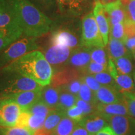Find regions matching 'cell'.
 Masks as SVG:
<instances>
[{"instance_id": "cell-1", "label": "cell", "mask_w": 135, "mask_h": 135, "mask_svg": "<svg viewBox=\"0 0 135 135\" xmlns=\"http://www.w3.org/2000/svg\"><path fill=\"white\" fill-rule=\"evenodd\" d=\"M22 33L27 38L43 36L52 22L28 0H8Z\"/></svg>"}, {"instance_id": "cell-2", "label": "cell", "mask_w": 135, "mask_h": 135, "mask_svg": "<svg viewBox=\"0 0 135 135\" xmlns=\"http://www.w3.org/2000/svg\"><path fill=\"white\" fill-rule=\"evenodd\" d=\"M2 71H14L28 77L42 86L51 84L53 69L41 51H33L3 68Z\"/></svg>"}, {"instance_id": "cell-3", "label": "cell", "mask_w": 135, "mask_h": 135, "mask_svg": "<svg viewBox=\"0 0 135 135\" xmlns=\"http://www.w3.org/2000/svg\"><path fill=\"white\" fill-rule=\"evenodd\" d=\"M43 86L14 71H0V91L3 97L27 91L41 90Z\"/></svg>"}, {"instance_id": "cell-4", "label": "cell", "mask_w": 135, "mask_h": 135, "mask_svg": "<svg viewBox=\"0 0 135 135\" xmlns=\"http://www.w3.org/2000/svg\"><path fill=\"white\" fill-rule=\"evenodd\" d=\"M38 49L35 38L25 37L15 41L0 52V70L23 55Z\"/></svg>"}, {"instance_id": "cell-5", "label": "cell", "mask_w": 135, "mask_h": 135, "mask_svg": "<svg viewBox=\"0 0 135 135\" xmlns=\"http://www.w3.org/2000/svg\"><path fill=\"white\" fill-rule=\"evenodd\" d=\"M81 30L80 47L93 48L105 46L93 11L87 13L83 17Z\"/></svg>"}, {"instance_id": "cell-6", "label": "cell", "mask_w": 135, "mask_h": 135, "mask_svg": "<svg viewBox=\"0 0 135 135\" xmlns=\"http://www.w3.org/2000/svg\"><path fill=\"white\" fill-rule=\"evenodd\" d=\"M22 35L8 0H0V36L15 42Z\"/></svg>"}, {"instance_id": "cell-7", "label": "cell", "mask_w": 135, "mask_h": 135, "mask_svg": "<svg viewBox=\"0 0 135 135\" xmlns=\"http://www.w3.org/2000/svg\"><path fill=\"white\" fill-rule=\"evenodd\" d=\"M1 110L0 113V126L4 128L16 126L21 108L18 104L9 99H1Z\"/></svg>"}, {"instance_id": "cell-8", "label": "cell", "mask_w": 135, "mask_h": 135, "mask_svg": "<svg viewBox=\"0 0 135 135\" xmlns=\"http://www.w3.org/2000/svg\"><path fill=\"white\" fill-rule=\"evenodd\" d=\"M59 10L68 16L78 17L89 11L92 6L91 0H55Z\"/></svg>"}, {"instance_id": "cell-9", "label": "cell", "mask_w": 135, "mask_h": 135, "mask_svg": "<svg viewBox=\"0 0 135 135\" xmlns=\"http://www.w3.org/2000/svg\"><path fill=\"white\" fill-rule=\"evenodd\" d=\"M73 51L67 46L52 45L46 49L44 56L51 65L58 66L66 63Z\"/></svg>"}, {"instance_id": "cell-10", "label": "cell", "mask_w": 135, "mask_h": 135, "mask_svg": "<svg viewBox=\"0 0 135 135\" xmlns=\"http://www.w3.org/2000/svg\"><path fill=\"white\" fill-rule=\"evenodd\" d=\"M108 71L115 81L116 89L121 94L135 93V86L132 76L118 73L114 62L110 59L108 61Z\"/></svg>"}, {"instance_id": "cell-11", "label": "cell", "mask_w": 135, "mask_h": 135, "mask_svg": "<svg viewBox=\"0 0 135 135\" xmlns=\"http://www.w3.org/2000/svg\"><path fill=\"white\" fill-rule=\"evenodd\" d=\"M51 43L54 45H62L75 50L80 46L77 35L69 30L60 29L54 31L51 36Z\"/></svg>"}, {"instance_id": "cell-12", "label": "cell", "mask_w": 135, "mask_h": 135, "mask_svg": "<svg viewBox=\"0 0 135 135\" xmlns=\"http://www.w3.org/2000/svg\"><path fill=\"white\" fill-rule=\"evenodd\" d=\"M41 95V90L27 91L18 93L9 94L2 98L9 99L14 101L20 106L22 111H25L30 108L34 104L40 100Z\"/></svg>"}, {"instance_id": "cell-13", "label": "cell", "mask_w": 135, "mask_h": 135, "mask_svg": "<svg viewBox=\"0 0 135 135\" xmlns=\"http://www.w3.org/2000/svg\"><path fill=\"white\" fill-rule=\"evenodd\" d=\"M93 9V13L106 46L108 43L110 26L106 16L104 5L101 3L100 0H94Z\"/></svg>"}, {"instance_id": "cell-14", "label": "cell", "mask_w": 135, "mask_h": 135, "mask_svg": "<svg viewBox=\"0 0 135 135\" xmlns=\"http://www.w3.org/2000/svg\"><path fill=\"white\" fill-rule=\"evenodd\" d=\"M106 120L117 135H131L134 119L129 116H111L106 118Z\"/></svg>"}, {"instance_id": "cell-15", "label": "cell", "mask_w": 135, "mask_h": 135, "mask_svg": "<svg viewBox=\"0 0 135 135\" xmlns=\"http://www.w3.org/2000/svg\"><path fill=\"white\" fill-rule=\"evenodd\" d=\"M90 50L91 48L83 47H81V48H78L73 50L66 65L72 68L80 70L82 73L83 70L91 61Z\"/></svg>"}, {"instance_id": "cell-16", "label": "cell", "mask_w": 135, "mask_h": 135, "mask_svg": "<svg viewBox=\"0 0 135 135\" xmlns=\"http://www.w3.org/2000/svg\"><path fill=\"white\" fill-rule=\"evenodd\" d=\"M96 113L102 116L105 119L111 116H129L128 108L123 99L115 103L103 104L98 103L96 106Z\"/></svg>"}, {"instance_id": "cell-17", "label": "cell", "mask_w": 135, "mask_h": 135, "mask_svg": "<svg viewBox=\"0 0 135 135\" xmlns=\"http://www.w3.org/2000/svg\"><path fill=\"white\" fill-rule=\"evenodd\" d=\"M104 8L110 27L125 21L126 13L120 0L104 5Z\"/></svg>"}, {"instance_id": "cell-18", "label": "cell", "mask_w": 135, "mask_h": 135, "mask_svg": "<svg viewBox=\"0 0 135 135\" xmlns=\"http://www.w3.org/2000/svg\"><path fill=\"white\" fill-rule=\"evenodd\" d=\"M78 124L85 128L91 135H96L103 128L108 125L105 118L97 113L85 116Z\"/></svg>"}, {"instance_id": "cell-19", "label": "cell", "mask_w": 135, "mask_h": 135, "mask_svg": "<svg viewBox=\"0 0 135 135\" xmlns=\"http://www.w3.org/2000/svg\"><path fill=\"white\" fill-rule=\"evenodd\" d=\"M94 95L98 103L103 104L115 103L123 99L122 94L116 88L106 86H101L97 91L94 92Z\"/></svg>"}, {"instance_id": "cell-20", "label": "cell", "mask_w": 135, "mask_h": 135, "mask_svg": "<svg viewBox=\"0 0 135 135\" xmlns=\"http://www.w3.org/2000/svg\"><path fill=\"white\" fill-rule=\"evenodd\" d=\"M81 72L80 70L72 68L59 71L53 76L51 85L56 88L63 86L75 79L81 78L83 76L81 75L83 73Z\"/></svg>"}, {"instance_id": "cell-21", "label": "cell", "mask_w": 135, "mask_h": 135, "mask_svg": "<svg viewBox=\"0 0 135 135\" xmlns=\"http://www.w3.org/2000/svg\"><path fill=\"white\" fill-rule=\"evenodd\" d=\"M108 58L114 61L116 59L125 56H131L130 53L126 48L124 43L121 40L109 36L108 43Z\"/></svg>"}, {"instance_id": "cell-22", "label": "cell", "mask_w": 135, "mask_h": 135, "mask_svg": "<svg viewBox=\"0 0 135 135\" xmlns=\"http://www.w3.org/2000/svg\"><path fill=\"white\" fill-rule=\"evenodd\" d=\"M60 93L59 88L54 87L52 85L44 86L41 89L40 101H43L51 109H56L59 103Z\"/></svg>"}, {"instance_id": "cell-23", "label": "cell", "mask_w": 135, "mask_h": 135, "mask_svg": "<svg viewBox=\"0 0 135 135\" xmlns=\"http://www.w3.org/2000/svg\"><path fill=\"white\" fill-rule=\"evenodd\" d=\"M66 116L65 112L55 109L52 110L47 116L42 128L49 132L53 133L63 118Z\"/></svg>"}, {"instance_id": "cell-24", "label": "cell", "mask_w": 135, "mask_h": 135, "mask_svg": "<svg viewBox=\"0 0 135 135\" xmlns=\"http://www.w3.org/2000/svg\"><path fill=\"white\" fill-rule=\"evenodd\" d=\"M78 123L65 116L59 123L52 135H70Z\"/></svg>"}, {"instance_id": "cell-25", "label": "cell", "mask_w": 135, "mask_h": 135, "mask_svg": "<svg viewBox=\"0 0 135 135\" xmlns=\"http://www.w3.org/2000/svg\"><path fill=\"white\" fill-rule=\"evenodd\" d=\"M113 62L118 73L132 76L135 67L131 60V56L121 57L116 59Z\"/></svg>"}, {"instance_id": "cell-26", "label": "cell", "mask_w": 135, "mask_h": 135, "mask_svg": "<svg viewBox=\"0 0 135 135\" xmlns=\"http://www.w3.org/2000/svg\"><path fill=\"white\" fill-rule=\"evenodd\" d=\"M60 98L58 107L56 109L66 112L69 108L76 105L78 97L70 93L62 90L60 88Z\"/></svg>"}, {"instance_id": "cell-27", "label": "cell", "mask_w": 135, "mask_h": 135, "mask_svg": "<svg viewBox=\"0 0 135 135\" xmlns=\"http://www.w3.org/2000/svg\"><path fill=\"white\" fill-rule=\"evenodd\" d=\"M90 55L93 61L102 65L108 66L109 58L104 48H91Z\"/></svg>"}, {"instance_id": "cell-28", "label": "cell", "mask_w": 135, "mask_h": 135, "mask_svg": "<svg viewBox=\"0 0 135 135\" xmlns=\"http://www.w3.org/2000/svg\"><path fill=\"white\" fill-rule=\"evenodd\" d=\"M78 97L82 100L86 101L89 103L95 104V105H97L98 103L96 99L94 92L83 81H82L81 86V88Z\"/></svg>"}, {"instance_id": "cell-29", "label": "cell", "mask_w": 135, "mask_h": 135, "mask_svg": "<svg viewBox=\"0 0 135 135\" xmlns=\"http://www.w3.org/2000/svg\"><path fill=\"white\" fill-rule=\"evenodd\" d=\"M52 110L53 109H51L46 104L44 103L43 101L40 100L25 111L29 112L32 115H41L47 117V116Z\"/></svg>"}, {"instance_id": "cell-30", "label": "cell", "mask_w": 135, "mask_h": 135, "mask_svg": "<svg viewBox=\"0 0 135 135\" xmlns=\"http://www.w3.org/2000/svg\"><path fill=\"white\" fill-rule=\"evenodd\" d=\"M109 36L121 40L124 43L127 38L124 30V23H119L110 27Z\"/></svg>"}, {"instance_id": "cell-31", "label": "cell", "mask_w": 135, "mask_h": 135, "mask_svg": "<svg viewBox=\"0 0 135 135\" xmlns=\"http://www.w3.org/2000/svg\"><path fill=\"white\" fill-rule=\"evenodd\" d=\"M101 85L114 87L116 88L115 81L109 71H104L93 75ZM118 90V89H117Z\"/></svg>"}, {"instance_id": "cell-32", "label": "cell", "mask_w": 135, "mask_h": 135, "mask_svg": "<svg viewBox=\"0 0 135 135\" xmlns=\"http://www.w3.org/2000/svg\"><path fill=\"white\" fill-rule=\"evenodd\" d=\"M104 71H108V66L102 65L91 61L86 67L83 70L82 73L83 75H94Z\"/></svg>"}, {"instance_id": "cell-33", "label": "cell", "mask_w": 135, "mask_h": 135, "mask_svg": "<svg viewBox=\"0 0 135 135\" xmlns=\"http://www.w3.org/2000/svg\"><path fill=\"white\" fill-rule=\"evenodd\" d=\"M122 96L128 108L129 116L135 120V93H124Z\"/></svg>"}, {"instance_id": "cell-34", "label": "cell", "mask_w": 135, "mask_h": 135, "mask_svg": "<svg viewBox=\"0 0 135 135\" xmlns=\"http://www.w3.org/2000/svg\"><path fill=\"white\" fill-rule=\"evenodd\" d=\"M124 11L126 20L135 23V0H120Z\"/></svg>"}, {"instance_id": "cell-35", "label": "cell", "mask_w": 135, "mask_h": 135, "mask_svg": "<svg viewBox=\"0 0 135 135\" xmlns=\"http://www.w3.org/2000/svg\"><path fill=\"white\" fill-rule=\"evenodd\" d=\"M46 117L41 115H31L28 122L27 128L35 132L43 127Z\"/></svg>"}, {"instance_id": "cell-36", "label": "cell", "mask_w": 135, "mask_h": 135, "mask_svg": "<svg viewBox=\"0 0 135 135\" xmlns=\"http://www.w3.org/2000/svg\"><path fill=\"white\" fill-rule=\"evenodd\" d=\"M82 84V80L80 78H77L75 80L71 81L68 83L63 86L59 87L62 90L66 91L74 95H78L79 91H80L81 86Z\"/></svg>"}, {"instance_id": "cell-37", "label": "cell", "mask_w": 135, "mask_h": 135, "mask_svg": "<svg viewBox=\"0 0 135 135\" xmlns=\"http://www.w3.org/2000/svg\"><path fill=\"white\" fill-rule=\"evenodd\" d=\"M4 135H33L34 131L25 127H14L3 128Z\"/></svg>"}, {"instance_id": "cell-38", "label": "cell", "mask_w": 135, "mask_h": 135, "mask_svg": "<svg viewBox=\"0 0 135 135\" xmlns=\"http://www.w3.org/2000/svg\"><path fill=\"white\" fill-rule=\"evenodd\" d=\"M76 105L80 107L83 111L84 117L87 116L91 115L96 113V106L95 104L89 103L86 101H84L78 98L77 99Z\"/></svg>"}, {"instance_id": "cell-39", "label": "cell", "mask_w": 135, "mask_h": 135, "mask_svg": "<svg viewBox=\"0 0 135 135\" xmlns=\"http://www.w3.org/2000/svg\"><path fill=\"white\" fill-rule=\"evenodd\" d=\"M66 116L79 123L84 118L83 111L77 105L72 106L65 112Z\"/></svg>"}, {"instance_id": "cell-40", "label": "cell", "mask_w": 135, "mask_h": 135, "mask_svg": "<svg viewBox=\"0 0 135 135\" xmlns=\"http://www.w3.org/2000/svg\"><path fill=\"white\" fill-rule=\"evenodd\" d=\"M82 81H83L93 92L97 91L100 88L101 85L97 81L93 75H85L81 78Z\"/></svg>"}, {"instance_id": "cell-41", "label": "cell", "mask_w": 135, "mask_h": 135, "mask_svg": "<svg viewBox=\"0 0 135 135\" xmlns=\"http://www.w3.org/2000/svg\"><path fill=\"white\" fill-rule=\"evenodd\" d=\"M31 115V114L28 111H22L21 113L20 114L19 118H18V120L17 121L16 126L27 128L28 120H29V118Z\"/></svg>"}, {"instance_id": "cell-42", "label": "cell", "mask_w": 135, "mask_h": 135, "mask_svg": "<svg viewBox=\"0 0 135 135\" xmlns=\"http://www.w3.org/2000/svg\"><path fill=\"white\" fill-rule=\"evenodd\" d=\"M124 30L127 38L135 36V23L130 20H126L124 22Z\"/></svg>"}, {"instance_id": "cell-43", "label": "cell", "mask_w": 135, "mask_h": 135, "mask_svg": "<svg viewBox=\"0 0 135 135\" xmlns=\"http://www.w3.org/2000/svg\"><path fill=\"white\" fill-rule=\"evenodd\" d=\"M124 44H125L128 51L132 55L133 51L135 50V36L126 38L124 41Z\"/></svg>"}, {"instance_id": "cell-44", "label": "cell", "mask_w": 135, "mask_h": 135, "mask_svg": "<svg viewBox=\"0 0 135 135\" xmlns=\"http://www.w3.org/2000/svg\"><path fill=\"white\" fill-rule=\"evenodd\" d=\"M70 135H91L85 128L78 124Z\"/></svg>"}, {"instance_id": "cell-45", "label": "cell", "mask_w": 135, "mask_h": 135, "mask_svg": "<svg viewBox=\"0 0 135 135\" xmlns=\"http://www.w3.org/2000/svg\"><path fill=\"white\" fill-rule=\"evenodd\" d=\"M14 43L12 40H9L7 38L0 36V52L4 50L5 48L9 46L11 44Z\"/></svg>"}, {"instance_id": "cell-46", "label": "cell", "mask_w": 135, "mask_h": 135, "mask_svg": "<svg viewBox=\"0 0 135 135\" xmlns=\"http://www.w3.org/2000/svg\"><path fill=\"white\" fill-rule=\"evenodd\" d=\"M96 135H117L109 126H106Z\"/></svg>"}, {"instance_id": "cell-47", "label": "cell", "mask_w": 135, "mask_h": 135, "mask_svg": "<svg viewBox=\"0 0 135 135\" xmlns=\"http://www.w3.org/2000/svg\"><path fill=\"white\" fill-rule=\"evenodd\" d=\"M52 133H53L47 131L41 128L38 129V130L35 131L34 132L33 135H52Z\"/></svg>"}, {"instance_id": "cell-48", "label": "cell", "mask_w": 135, "mask_h": 135, "mask_svg": "<svg viewBox=\"0 0 135 135\" xmlns=\"http://www.w3.org/2000/svg\"><path fill=\"white\" fill-rule=\"evenodd\" d=\"M43 3V4L46 5V6H51V5H53L54 3V1H55V0H38Z\"/></svg>"}, {"instance_id": "cell-49", "label": "cell", "mask_w": 135, "mask_h": 135, "mask_svg": "<svg viewBox=\"0 0 135 135\" xmlns=\"http://www.w3.org/2000/svg\"><path fill=\"white\" fill-rule=\"evenodd\" d=\"M117 1V0H100L101 3H102L103 5L108 4V3H110L114 2V1Z\"/></svg>"}, {"instance_id": "cell-50", "label": "cell", "mask_w": 135, "mask_h": 135, "mask_svg": "<svg viewBox=\"0 0 135 135\" xmlns=\"http://www.w3.org/2000/svg\"><path fill=\"white\" fill-rule=\"evenodd\" d=\"M132 77H133V81H134V86H135V68H134V71H133V74H132Z\"/></svg>"}, {"instance_id": "cell-51", "label": "cell", "mask_w": 135, "mask_h": 135, "mask_svg": "<svg viewBox=\"0 0 135 135\" xmlns=\"http://www.w3.org/2000/svg\"><path fill=\"white\" fill-rule=\"evenodd\" d=\"M0 135H4V131H3V128L0 127Z\"/></svg>"}, {"instance_id": "cell-52", "label": "cell", "mask_w": 135, "mask_h": 135, "mask_svg": "<svg viewBox=\"0 0 135 135\" xmlns=\"http://www.w3.org/2000/svg\"><path fill=\"white\" fill-rule=\"evenodd\" d=\"M132 56H133V58H134V60H135V50L133 51V53H132Z\"/></svg>"}, {"instance_id": "cell-53", "label": "cell", "mask_w": 135, "mask_h": 135, "mask_svg": "<svg viewBox=\"0 0 135 135\" xmlns=\"http://www.w3.org/2000/svg\"><path fill=\"white\" fill-rule=\"evenodd\" d=\"M1 100H0V113H1Z\"/></svg>"}]
</instances>
